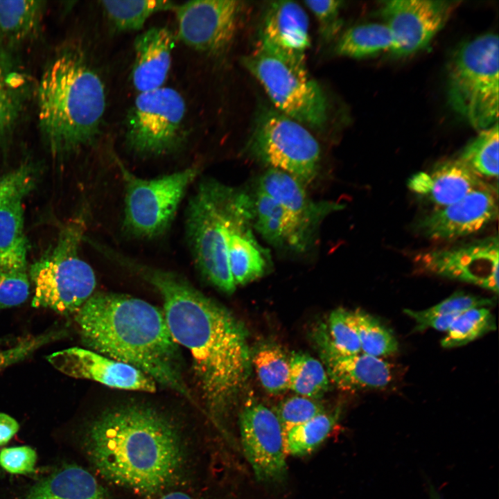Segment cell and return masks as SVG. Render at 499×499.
<instances>
[{"label": "cell", "mask_w": 499, "mask_h": 499, "mask_svg": "<svg viewBox=\"0 0 499 499\" xmlns=\"http://www.w3.org/2000/svg\"><path fill=\"white\" fill-rule=\"evenodd\" d=\"M117 263L156 288L175 341L187 349L205 404L222 419L247 384L252 352L244 324L225 307L173 272L150 267L124 254Z\"/></svg>", "instance_id": "cell-1"}, {"label": "cell", "mask_w": 499, "mask_h": 499, "mask_svg": "<svg viewBox=\"0 0 499 499\" xmlns=\"http://www.w3.org/2000/svg\"><path fill=\"white\" fill-rule=\"evenodd\" d=\"M86 444L91 462L106 480L143 495L163 490L183 464L177 428L161 413L141 405L105 411L91 425Z\"/></svg>", "instance_id": "cell-2"}, {"label": "cell", "mask_w": 499, "mask_h": 499, "mask_svg": "<svg viewBox=\"0 0 499 499\" xmlns=\"http://www.w3.org/2000/svg\"><path fill=\"white\" fill-rule=\"evenodd\" d=\"M82 342L92 351L129 365L156 383L190 397L180 346L163 310L137 297L93 294L74 314Z\"/></svg>", "instance_id": "cell-3"}, {"label": "cell", "mask_w": 499, "mask_h": 499, "mask_svg": "<svg viewBox=\"0 0 499 499\" xmlns=\"http://www.w3.org/2000/svg\"><path fill=\"white\" fill-rule=\"evenodd\" d=\"M37 94L40 128L53 156L71 154L94 141L105 113V92L81 50L67 47L50 62Z\"/></svg>", "instance_id": "cell-4"}, {"label": "cell", "mask_w": 499, "mask_h": 499, "mask_svg": "<svg viewBox=\"0 0 499 499\" xmlns=\"http://www.w3.org/2000/svg\"><path fill=\"white\" fill-rule=\"evenodd\" d=\"M498 37L487 33L461 45L447 71L448 100L453 109L481 131L498 123Z\"/></svg>", "instance_id": "cell-5"}, {"label": "cell", "mask_w": 499, "mask_h": 499, "mask_svg": "<svg viewBox=\"0 0 499 499\" xmlns=\"http://www.w3.org/2000/svg\"><path fill=\"white\" fill-rule=\"evenodd\" d=\"M240 189L213 180L202 181L191 198L186 229L195 263L211 284L226 293L236 286L227 257V226Z\"/></svg>", "instance_id": "cell-6"}, {"label": "cell", "mask_w": 499, "mask_h": 499, "mask_svg": "<svg viewBox=\"0 0 499 499\" xmlns=\"http://www.w3.org/2000/svg\"><path fill=\"white\" fill-rule=\"evenodd\" d=\"M84 229V222L78 219L67 224L55 245L31 265L33 307L75 314L94 294L95 273L79 254Z\"/></svg>", "instance_id": "cell-7"}, {"label": "cell", "mask_w": 499, "mask_h": 499, "mask_svg": "<svg viewBox=\"0 0 499 499\" xmlns=\"http://www.w3.org/2000/svg\"><path fill=\"white\" fill-rule=\"evenodd\" d=\"M243 62L261 84L276 110L301 124L316 129L324 127L326 98L306 65L283 58L258 44Z\"/></svg>", "instance_id": "cell-8"}, {"label": "cell", "mask_w": 499, "mask_h": 499, "mask_svg": "<svg viewBox=\"0 0 499 499\" xmlns=\"http://www.w3.org/2000/svg\"><path fill=\"white\" fill-rule=\"evenodd\" d=\"M247 146L258 160L304 185L318 174L321 150L317 141L301 123L277 110L265 108L259 112Z\"/></svg>", "instance_id": "cell-9"}, {"label": "cell", "mask_w": 499, "mask_h": 499, "mask_svg": "<svg viewBox=\"0 0 499 499\" xmlns=\"http://www.w3.org/2000/svg\"><path fill=\"white\" fill-rule=\"evenodd\" d=\"M116 161L125 188V230L141 238L160 236L170 227L186 189L199 173V167L193 166L145 180Z\"/></svg>", "instance_id": "cell-10"}, {"label": "cell", "mask_w": 499, "mask_h": 499, "mask_svg": "<svg viewBox=\"0 0 499 499\" xmlns=\"http://www.w3.org/2000/svg\"><path fill=\"white\" fill-rule=\"evenodd\" d=\"M185 112L184 98L173 88L139 93L127 117L128 148L143 156L175 150L183 140Z\"/></svg>", "instance_id": "cell-11"}, {"label": "cell", "mask_w": 499, "mask_h": 499, "mask_svg": "<svg viewBox=\"0 0 499 499\" xmlns=\"http://www.w3.org/2000/svg\"><path fill=\"white\" fill-rule=\"evenodd\" d=\"M244 455L261 482L277 484L287 475L284 429L274 412L261 403L246 405L239 415Z\"/></svg>", "instance_id": "cell-12"}, {"label": "cell", "mask_w": 499, "mask_h": 499, "mask_svg": "<svg viewBox=\"0 0 499 499\" xmlns=\"http://www.w3.org/2000/svg\"><path fill=\"white\" fill-rule=\"evenodd\" d=\"M499 243L491 236L450 248L433 250L416 256L422 270L444 277L498 292Z\"/></svg>", "instance_id": "cell-13"}, {"label": "cell", "mask_w": 499, "mask_h": 499, "mask_svg": "<svg viewBox=\"0 0 499 499\" xmlns=\"http://www.w3.org/2000/svg\"><path fill=\"white\" fill-rule=\"evenodd\" d=\"M241 2L198 0L178 5V35L188 46L216 54L226 50L236 33Z\"/></svg>", "instance_id": "cell-14"}, {"label": "cell", "mask_w": 499, "mask_h": 499, "mask_svg": "<svg viewBox=\"0 0 499 499\" xmlns=\"http://www.w3.org/2000/svg\"><path fill=\"white\" fill-rule=\"evenodd\" d=\"M459 3L434 0L384 2L381 12L396 42L394 55L405 56L426 47Z\"/></svg>", "instance_id": "cell-15"}, {"label": "cell", "mask_w": 499, "mask_h": 499, "mask_svg": "<svg viewBox=\"0 0 499 499\" xmlns=\"http://www.w3.org/2000/svg\"><path fill=\"white\" fill-rule=\"evenodd\" d=\"M57 370L69 376L94 380L126 390L154 392L156 383L140 370L92 350L71 347L46 357Z\"/></svg>", "instance_id": "cell-16"}, {"label": "cell", "mask_w": 499, "mask_h": 499, "mask_svg": "<svg viewBox=\"0 0 499 499\" xmlns=\"http://www.w3.org/2000/svg\"><path fill=\"white\" fill-rule=\"evenodd\" d=\"M492 187L473 191L459 201L439 207L420 220L417 229L437 240H452L475 234L498 216Z\"/></svg>", "instance_id": "cell-17"}, {"label": "cell", "mask_w": 499, "mask_h": 499, "mask_svg": "<svg viewBox=\"0 0 499 499\" xmlns=\"http://www.w3.org/2000/svg\"><path fill=\"white\" fill-rule=\"evenodd\" d=\"M253 198L241 190L227 226L228 263L236 286L263 277L270 263L269 252L253 234Z\"/></svg>", "instance_id": "cell-18"}, {"label": "cell", "mask_w": 499, "mask_h": 499, "mask_svg": "<svg viewBox=\"0 0 499 499\" xmlns=\"http://www.w3.org/2000/svg\"><path fill=\"white\" fill-rule=\"evenodd\" d=\"M258 44L294 63L306 65V51L310 45L306 12L294 1L272 2L263 18Z\"/></svg>", "instance_id": "cell-19"}, {"label": "cell", "mask_w": 499, "mask_h": 499, "mask_svg": "<svg viewBox=\"0 0 499 499\" xmlns=\"http://www.w3.org/2000/svg\"><path fill=\"white\" fill-rule=\"evenodd\" d=\"M408 189L439 207L455 203L469 193L491 188L459 159L444 161L408 180Z\"/></svg>", "instance_id": "cell-20"}, {"label": "cell", "mask_w": 499, "mask_h": 499, "mask_svg": "<svg viewBox=\"0 0 499 499\" xmlns=\"http://www.w3.org/2000/svg\"><path fill=\"white\" fill-rule=\"evenodd\" d=\"M258 189L274 198L315 235L321 222L344 205L331 201H315L304 185L290 174L269 168L261 177Z\"/></svg>", "instance_id": "cell-21"}, {"label": "cell", "mask_w": 499, "mask_h": 499, "mask_svg": "<svg viewBox=\"0 0 499 499\" xmlns=\"http://www.w3.org/2000/svg\"><path fill=\"white\" fill-rule=\"evenodd\" d=\"M253 226L274 247L301 252L311 245L314 234L280 203L257 189L253 198Z\"/></svg>", "instance_id": "cell-22"}, {"label": "cell", "mask_w": 499, "mask_h": 499, "mask_svg": "<svg viewBox=\"0 0 499 499\" xmlns=\"http://www.w3.org/2000/svg\"><path fill=\"white\" fill-rule=\"evenodd\" d=\"M174 43L173 33L166 27H153L136 37L132 80L139 93L162 87L170 67Z\"/></svg>", "instance_id": "cell-23"}, {"label": "cell", "mask_w": 499, "mask_h": 499, "mask_svg": "<svg viewBox=\"0 0 499 499\" xmlns=\"http://www.w3.org/2000/svg\"><path fill=\"white\" fill-rule=\"evenodd\" d=\"M321 353L329 379L342 390L383 389L392 380L391 365L380 358L363 353L349 356Z\"/></svg>", "instance_id": "cell-24"}, {"label": "cell", "mask_w": 499, "mask_h": 499, "mask_svg": "<svg viewBox=\"0 0 499 499\" xmlns=\"http://www.w3.org/2000/svg\"><path fill=\"white\" fill-rule=\"evenodd\" d=\"M26 499L108 498L89 471L78 466H69L36 483Z\"/></svg>", "instance_id": "cell-25"}, {"label": "cell", "mask_w": 499, "mask_h": 499, "mask_svg": "<svg viewBox=\"0 0 499 499\" xmlns=\"http://www.w3.org/2000/svg\"><path fill=\"white\" fill-rule=\"evenodd\" d=\"M27 252L22 200L17 199L0 208V268L26 271Z\"/></svg>", "instance_id": "cell-26"}, {"label": "cell", "mask_w": 499, "mask_h": 499, "mask_svg": "<svg viewBox=\"0 0 499 499\" xmlns=\"http://www.w3.org/2000/svg\"><path fill=\"white\" fill-rule=\"evenodd\" d=\"M338 55L362 58L383 52L394 55L396 42L385 24L371 23L352 27L340 38L335 46Z\"/></svg>", "instance_id": "cell-27"}, {"label": "cell", "mask_w": 499, "mask_h": 499, "mask_svg": "<svg viewBox=\"0 0 499 499\" xmlns=\"http://www.w3.org/2000/svg\"><path fill=\"white\" fill-rule=\"evenodd\" d=\"M42 1H0V34L10 42L24 40L35 33L44 8Z\"/></svg>", "instance_id": "cell-28"}, {"label": "cell", "mask_w": 499, "mask_h": 499, "mask_svg": "<svg viewBox=\"0 0 499 499\" xmlns=\"http://www.w3.org/2000/svg\"><path fill=\"white\" fill-rule=\"evenodd\" d=\"M329 386V376L319 360L303 352H292L288 389L299 396L317 399L324 394Z\"/></svg>", "instance_id": "cell-29"}, {"label": "cell", "mask_w": 499, "mask_h": 499, "mask_svg": "<svg viewBox=\"0 0 499 499\" xmlns=\"http://www.w3.org/2000/svg\"><path fill=\"white\" fill-rule=\"evenodd\" d=\"M339 416L324 412L301 424L284 430L287 454L301 457L310 454L329 435Z\"/></svg>", "instance_id": "cell-30"}, {"label": "cell", "mask_w": 499, "mask_h": 499, "mask_svg": "<svg viewBox=\"0 0 499 499\" xmlns=\"http://www.w3.org/2000/svg\"><path fill=\"white\" fill-rule=\"evenodd\" d=\"M102 6L115 28L121 31L138 30L155 13L175 10L177 6L170 1H103Z\"/></svg>", "instance_id": "cell-31"}, {"label": "cell", "mask_w": 499, "mask_h": 499, "mask_svg": "<svg viewBox=\"0 0 499 499\" xmlns=\"http://www.w3.org/2000/svg\"><path fill=\"white\" fill-rule=\"evenodd\" d=\"M252 366L264 389L279 394L288 389L290 357L278 345L266 344L252 353Z\"/></svg>", "instance_id": "cell-32"}, {"label": "cell", "mask_w": 499, "mask_h": 499, "mask_svg": "<svg viewBox=\"0 0 499 499\" xmlns=\"http://www.w3.org/2000/svg\"><path fill=\"white\" fill-rule=\"evenodd\" d=\"M349 317L358 335L361 352L380 358L392 355L398 351L395 337L376 317L361 309L349 310Z\"/></svg>", "instance_id": "cell-33"}, {"label": "cell", "mask_w": 499, "mask_h": 499, "mask_svg": "<svg viewBox=\"0 0 499 499\" xmlns=\"http://www.w3.org/2000/svg\"><path fill=\"white\" fill-rule=\"evenodd\" d=\"M498 124L481 130L462 151L459 159L481 178L498 175Z\"/></svg>", "instance_id": "cell-34"}, {"label": "cell", "mask_w": 499, "mask_h": 499, "mask_svg": "<svg viewBox=\"0 0 499 499\" xmlns=\"http://www.w3.org/2000/svg\"><path fill=\"white\" fill-rule=\"evenodd\" d=\"M496 321L488 307L475 308L461 313L441 342L444 348L465 345L496 329Z\"/></svg>", "instance_id": "cell-35"}, {"label": "cell", "mask_w": 499, "mask_h": 499, "mask_svg": "<svg viewBox=\"0 0 499 499\" xmlns=\"http://www.w3.org/2000/svg\"><path fill=\"white\" fill-rule=\"evenodd\" d=\"M322 352L343 356L361 353L360 343L356 329L349 317V310L342 308L333 310L328 319L327 333L320 338Z\"/></svg>", "instance_id": "cell-36"}, {"label": "cell", "mask_w": 499, "mask_h": 499, "mask_svg": "<svg viewBox=\"0 0 499 499\" xmlns=\"http://www.w3.org/2000/svg\"><path fill=\"white\" fill-rule=\"evenodd\" d=\"M10 61L0 49V137L14 125L21 106V94L15 83L17 74Z\"/></svg>", "instance_id": "cell-37"}, {"label": "cell", "mask_w": 499, "mask_h": 499, "mask_svg": "<svg viewBox=\"0 0 499 499\" xmlns=\"http://www.w3.org/2000/svg\"><path fill=\"white\" fill-rule=\"evenodd\" d=\"M324 412V407L316 399L298 395L281 401L278 405L275 414L286 430Z\"/></svg>", "instance_id": "cell-38"}, {"label": "cell", "mask_w": 499, "mask_h": 499, "mask_svg": "<svg viewBox=\"0 0 499 499\" xmlns=\"http://www.w3.org/2000/svg\"><path fill=\"white\" fill-rule=\"evenodd\" d=\"M30 283L26 271L0 268V310L19 306L29 295Z\"/></svg>", "instance_id": "cell-39"}, {"label": "cell", "mask_w": 499, "mask_h": 499, "mask_svg": "<svg viewBox=\"0 0 499 499\" xmlns=\"http://www.w3.org/2000/svg\"><path fill=\"white\" fill-rule=\"evenodd\" d=\"M33 173L28 166L0 176V208L15 200H22L33 189Z\"/></svg>", "instance_id": "cell-40"}, {"label": "cell", "mask_w": 499, "mask_h": 499, "mask_svg": "<svg viewBox=\"0 0 499 499\" xmlns=\"http://www.w3.org/2000/svg\"><path fill=\"white\" fill-rule=\"evenodd\" d=\"M64 331H50L22 340L15 347L0 351V371L23 360L45 344L60 339Z\"/></svg>", "instance_id": "cell-41"}, {"label": "cell", "mask_w": 499, "mask_h": 499, "mask_svg": "<svg viewBox=\"0 0 499 499\" xmlns=\"http://www.w3.org/2000/svg\"><path fill=\"white\" fill-rule=\"evenodd\" d=\"M304 3L318 21L322 38L326 41L333 39L341 27L340 12L343 2L333 0L306 1Z\"/></svg>", "instance_id": "cell-42"}, {"label": "cell", "mask_w": 499, "mask_h": 499, "mask_svg": "<svg viewBox=\"0 0 499 499\" xmlns=\"http://www.w3.org/2000/svg\"><path fill=\"white\" fill-rule=\"evenodd\" d=\"M493 304V301L491 299L458 291L437 304L423 311L428 315H456L461 314L472 308L488 307Z\"/></svg>", "instance_id": "cell-43"}, {"label": "cell", "mask_w": 499, "mask_h": 499, "mask_svg": "<svg viewBox=\"0 0 499 499\" xmlns=\"http://www.w3.org/2000/svg\"><path fill=\"white\" fill-rule=\"evenodd\" d=\"M37 453L30 446L3 448L0 451V466L13 474H27L34 471Z\"/></svg>", "instance_id": "cell-44"}, {"label": "cell", "mask_w": 499, "mask_h": 499, "mask_svg": "<svg viewBox=\"0 0 499 499\" xmlns=\"http://www.w3.org/2000/svg\"><path fill=\"white\" fill-rule=\"evenodd\" d=\"M404 313L416 322L415 330L422 331L432 328L439 331H448L455 319L460 315H428L423 310L405 309Z\"/></svg>", "instance_id": "cell-45"}, {"label": "cell", "mask_w": 499, "mask_h": 499, "mask_svg": "<svg viewBox=\"0 0 499 499\" xmlns=\"http://www.w3.org/2000/svg\"><path fill=\"white\" fill-rule=\"evenodd\" d=\"M19 429V423L14 418L0 412V446L7 444Z\"/></svg>", "instance_id": "cell-46"}, {"label": "cell", "mask_w": 499, "mask_h": 499, "mask_svg": "<svg viewBox=\"0 0 499 499\" xmlns=\"http://www.w3.org/2000/svg\"><path fill=\"white\" fill-rule=\"evenodd\" d=\"M159 499H196L191 496L182 492L173 491L162 496Z\"/></svg>", "instance_id": "cell-47"}]
</instances>
